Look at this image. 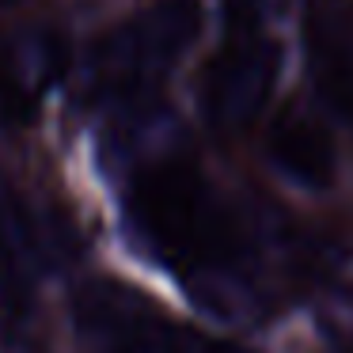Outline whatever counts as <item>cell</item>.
Segmentation results:
<instances>
[{"label": "cell", "mask_w": 353, "mask_h": 353, "mask_svg": "<svg viewBox=\"0 0 353 353\" xmlns=\"http://www.w3.org/2000/svg\"><path fill=\"white\" fill-rule=\"evenodd\" d=\"M137 239L194 289L224 285L247 262V232L224 194L190 160H156L125 190Z\"/></svg>", "instance_id": "6da1fadb"}, {"label": "cell", "mask_w": 353, "mask_h": 353, "mask_svg": "<svg viewBox=\"0 0 353 353\" xmlns=\"http://www.w3.org/2000/svg\"><path fill=\"white\" fill-rule=\"evenodd\" d=\"M201 31L198 0H156L99 39L88 65V92L107 107H145L163 92Z\"/></svg>", "instance_id": "7a4b0ae2"}, {"label": "cell", "mask_w": 353, "mask_h": 353, "mask_svg": "<svg viewBox=\"0 0 353 353\" xmlns=\"http://www.w3.org/2000/svg\"><path fill=\"white\" fill-rule=\"evenodd\" d=\"M224 39L201 77V110L216 130H243L266 110L281 57L259 0H224Z\"/></svg>", "instance_id": "3957f363"}, {"label": "cell", "mask_w": 353, "mask_h": 353, "mask_svg": "<svg viewBox=\"0 0 353 353\" xmlns=\"http://www.w3.org/2000/svg\"><path fill=\"white\" fill-rule=\"evenodd\" d=\"M72 315L95 353H247L232 342L198 334L122 281H88L77 292Z\"/></svg>", "instance_id": "277c9868"}, {"label": "cell", "mask_w": 353, "mask_h": 353, "mask_svg": "<svg viewBox=\"0 0 353 353\" xmlns=\"http://www.w3.org/2000/svg\"><path fill=\"white\" fill-rule=\"evenodd\" d=\"M300 39L319 99L353 125V0H304Z\"/></svg>", "instance_id": "5b68a950"}, {"label": "cell", "mask_w": 353, "mask_h": 353, "mask_svg": "<svg viewBox=\"0 0 353 353\" xmlns=\"http://www.w3.org/2000/svg\"><path fill=\"white\" fill-rule=\"evenodd\" d=\"M65 65L61 39L50 31H8L0 34V110L27 122L50 92Z\"/></svg>", "instance_id": "8992f818"}, {"label": "cell", "mask_w": 353, "mask_h": 353, "mask_svg": "<svg viewBox=\"0 0 353 353\" xmlns=\"http://www.w3.org/2000/svg\"><path fill=\"white\" fill-rule=\"evenodd\" d=\"M266 152L274 168L300 186H327L334 179V141L319 114H312L300 103H289L274 114Z\"/></svg>", "instance_id": "52a82bcc"}, {"label": "cell", "mask_w": 353, "mask_h": 353, "mask_svg": "<svg viewBox=\"0 0 353 353\" xmlns=\"http://www.w3.org/2000/svg\"><path fill=\"white\" fill-rule=\"evenodd\" d=\"M50 266V239L31 209L0 183V300L19 304Z\"/></svg>", "instance_id": "ba28073f"}, {"label": "cell", "mask_w": 353, "mask_h": 353, "mask_svg": "<svg viewBox=\"0 0 353 353\" xmlns=\"http://www.w3.org/2000/svg\"><path fill=\"white\" fill-rule=\"evenodd\" d=\"M330 342L338 353H353V289L338 300L334 315H330Z\"/></svg>", "instance_id": "9c48e42d"}, {"label": "cell", "mask_w": 353, "mask_h": 353, "mask_svg": "<svg viewBox=\"0 0 353 353\" xmlns=\"http://www.w3.org/2000/svg\"><path fill=\"white\" fill-rule=\"evenodd\" d=\"M4 4H19V0H0V8H4Z\"/></svg>", "instance_id": "30bf717a"}]
</instances>
